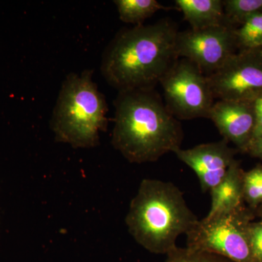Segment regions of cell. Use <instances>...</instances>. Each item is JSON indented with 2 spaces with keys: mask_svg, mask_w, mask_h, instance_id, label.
I'll use <instances>...</instances> for the list:
<instances>
[{
  "mask_svg": "<svg viewBox=\"0 0 262 262\" xmlns=\"http://www.w3.org/2000/svg\"><path fill=\"white\" fill-rule=\"evenodd\" d=\"M177 24L163 18L120 29L103 51L101 72L117 91L155 89L175 62Z\"/></svg>",
  "mask_w": 262,
  "mask_h": 262,
  "instance_id": "6da1fadb",
  "label": "cell"
},
{
  "mask_svg": "<svg viewBox=\"0 0 262 262\" xmlns=\"http://www.w3.org/2000/svg\"><path fill=\"white\" fill-rule=\"evenodd\" d=\"M208 119L221 135L241 148L246 149L252 140L255 125L253 102L219 100L213 103Z\"/></svg>",
  "mask_w": 262,
  "mask_h": 262,
  "instance_id": "30bf717a",
  "label": "cell"
},
{
  "mask_svg": "<svg viewBox=\"0 0 262 262\" xmlns=\"http://www.w3.org/2000/svg\"><path fill=\"white\" fill-rule=\"evenodd\" d=\"M244 198L254 206L262 202V167L244 173Z\"/></svg>",
  "mask_w": 262,
  "mask_h": 262,
  "instance_id": "e0dca14e",
  "label": "cell"
},
{
  "mask_svg": "<svg viewBox=\"0 0 262 262\" xmlns=\"http://www.w3.org/2000/svg\"><path fill=\"white\" fill-rule=\"evenodd\" d=\"M119 17L124 23L141 25L146 19L160 10L171 8L164 6L155 0H115Z\"/></svg>",
  "mask_w": 262,
  "mask_h": 262,
  "instance_id": "4fadbf2b",
  "label": "cell"
},
{
  "mask_svg": "<svg viewBox=\"0 0 262 262\" xmlns=\"http://www.w3.org/2000/svg\"><path fill=\"white\" fill-rule=\"evenodd\" d=\"M198 220L178 187L151 179L141 182L125 218L129 233L138 244L149 252L166 255Z\"/></svg>",
  "mask_w": 262,
  "mask_h": 262,
  "instance_id": "3957f363",
  "label": "cell"
},
{
  "mask_svg": "<svg viewBox=\"0 0 262 262\" xmlns=\"http://www.w3.org/2000/svg\"><path fill=\"white\" fill-rule=\"evenodd\" d=\"M175 3L192 29L226 24L222 0H176Z\"/></svg>",
  "mask_w": 262,
  "mask_h": 262,
  "instance_id": "7c38bea8",
  "label": "cell"
},
{
  "mask_svg": "<svg viewBox=\"0 0 262 262\" xmlns=\"http://www.w3.org/2000/svg\"><path fill=\"white\" fill-rule=\"evenodd\" d=\"M94 71L69 74L62 83L50 126L57 142L90 149L100 144L108 127V104L93 80Z\"/></svg>",
  "mask_w": 262,
  "mask_h": 262,
  "instance_id": "277c9868",
  "label": "cell"
},
{
  "mask_svg": "<svg viewBox=\"0 0 262 262\" xmlns=\"http://www.w3.org/2000/svg\"><path fill=\"white\" fill-rule=\"evenodd\" d=\"M251 262H262V222L249 227Z\"/></svg>",
  "mask_w": 262,
  "mask_h": 262,
  "instance_id": "ac0fdd59",
  "label": "cell"
},
{
  "mask_svg": "<svg viewBox=\"0 0 262 262\" xmlns=\"http://www.w3.org/2000/svg\"><path fill=\"white\" fill-rule=\"evenodd\" d=\"M237 45L249 50L262 46V13L248 17L242 27L235 30Z\"/></svg>",
  "mask_w": 262,
  "mask_h": 262,
  "instance_id": "9a60e30c",
  "label": "cell"
},
{
  "mask_svg": "<svg viewBox=\"0 0 262 262\" xmlns=\"http://www.w3.org/2000/svg\"><path fill=\"white\" fill-rule=\"evenodd\" d=\"M248 216L242 207L198 220L188 231L187 247L232 262H251Z\"/></svg>",
  "mask_w": 262,
  "mask_h": 262,
  "instance_id": "5b68a950",
  "label": "cell"
},
{
  "mask_svg": "<svg viewBox=\"0 0 262 262\" xmlns=\"http://www.w3.org/2000/svg\"><path fill=\"white\" fill-rule=\"evenodd\" d=\"M227 25L242 22L256 13H262V0H226L223 1Z\"/></svg>",
  "mask_w": 262,
  "mask_h": 262,
  "instance_id": "5bb4252c",
  "label": "cell"
},
{
  "mask_svg": "<svg viewBox=\"0 0 262 262\" xmlns=\"http://www.w3.org/2000/svg\"><path fill=\"white\" fill-rule=\"evenodd\" d=\"M237 45L235 30L223 24L203 29L179 32V58L192 62L206 77L220 69L234 54Z\"/></svg>",
  "mask_w": 262,
  "mask_h": 262,
  "instance_id": "52a82bcc",
  "label": "cell"
},
{
  "mask_svg": "<svg viewBox=\"0 0 262 262\" xmlns=\"http://www.w3.org/2000/svg\"><path fill=\"white\" fill-rule=\"evenodd\" d=\"M253 111H254L255 125L252 140L262 136V94L253 101Z\"/></svg>",
  "mask_w": 262,
  "mask_h": 262,
  "instance_id": "d6986e66",
  "label": "cell"
},
{
  "mask_svg": "<svg viewBox=\"0 0 262 262\" xmlns=\"http://www.w3.org/2000/svg\"><path fill=\"white\" fill-rule=\"evenodd\" d=\"M207 78L215 99L253 102L262 94V52L233 55Z\"/></svg>",
  "mask_w": 262,
  "mask_h": 262,
  "instance_id": "ba28073f",
  "label": "cell"
},
{
  "mask_svg": "<svg viewBox=\"0 0 262 262\" xmlns=\"http://www.w3.org/2000/svg\"><path fill=\"white\" fill-rule=\"evenodd\" d=\"M246 149L254 156L262 159V136L251 141Z\"/></svg>",
  "mask_w": 262,
  "mask_h": 262,
  "instance_id": "ffe728a7",
  "label": "cell"
},
{
  "mask_svg": "<svg viewBox=\"0 0 262 262\" xmlns=\"http://www.w3.org/2000/svg\"><path fill=\"white\" fill-rule=\"evenodd\" d=\"M165 262H232L227 258L206 252L191 249L187 247L179 248L177 246L174 249L167 253Z\"/></svg>",
  "mask_w": 262,
  "mask_h": 262,
  "instance_id": "2e32d148",
  "label": "cell"
},
{
  "mask_svg": "<svg viewBox=\"0 0 262 262\" xmlns=\"http://www.w3.org/2000/svg\"><path fill=\"white\" fill-rule=\"evenodd\" d=\"M160 84L165 105L176 118H208L214 96L206 76L192 62L179 58Z\"/></svg>",
  "mask_w": 262,
  "mask_h": 262,
  "instance_id": "8992f818",
  "label": "cell"
},
{
  "mask_svg": "<svg viewBox=\"0 0 262 262\" xmlns=\"http://www.w3.org/2000/svg\"><path fill=\"white\" fill-rule=\"evenodd\" d=\"M244 177L238 164L234 161L225 177L210 191L211 206L206 216L232 211L241 207L244 198Z\"/></svg>",
  "mask_w": 262,
  "mask_h": 262,
  "instance_id": "8fae6325",
  "label": "cell"
},
{
  "mask_svg": "<svg viewBox=\"0 0 262 262\" xmlns=\"http://www.w3.org/2000/svg\"><path fill=\"white\" fill-rule=\"evenodd\" d=\"M113 103L112 144L127 161L152 163L180 149L182 124L155 89L119 91Z\"/></svg>",
  "mask_w": 262,
  "mask_h": 262,
  "instance_id": "7a4b0ae2",
  "label": "cell"
},
{
  "mask_svg": "<svg viewBox=\"0 0 262 262\" xmlns=\"http://www.w3.org/2000/svg\"><path fill=\"white\" fill-rule=\"evenodd\" d=\"M227 142L223 139L174 151L177 158L196 173L203 192H210L218 185L234 163V151Z\"/></svg>",
  "mask_w": 262,
  "mask_h": 262,
  "instance_id": "9c48e42d",
  "label": "cell"
}]
</instances>
